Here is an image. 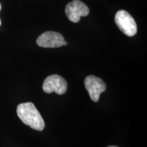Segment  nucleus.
I'll use <instances>...</instances> for the list:
<instances>
[{"mask_svg":"<svg viewBox=\"0 0 147 147\" xmlns=\"http://www.w3.org/2000/svg\"><path fill=\"white\" fill-rule=\"evenodd\" d=\"M16 113L22 122L33 129L42 131L45 128V121L33 103L26 102L18 104Z\"/></svg>","mask_w":147,"mask_h":147,"instance_id":"obj_1","label":"nucleus"},{"mask_svg":"<svg viewBox=\"0 0 147 147\" xmlns=\"http://www.w3.org/2000/svg\"><path fill=\"white\" fill-rule=\"evenodd\" d=\"M115 23L126 36L132 37L137 33V25L134 18L127 11L119 10L115 15Z\"/></svg>","mask_w":147,"mask_h":147,"instance_id":"obj_2","label":"nucleus"},{"mask_svg":"<svg viewBox=\"0 0 147 147\" xmlns=\"http://www.w3.org/2000/svg\"><path fill=\"white\" fill-rule=\"evenodd\" d=\"M42 89L47 93L55 92L58 95H63L67 91V84L63 77L57 74H53L45 79Z\"/></svg>","mask_w":147,"mask_h":147,"instance_id":"obj_3","label":"nucleus"},{"mask_svg":"<svg viewBox=\"0 0 147 147\" xmlns=\"http://www.w3.org/2000/svg\"><path fill=\"white\" fill-rule=\"evenodd\" d=\"M84 86L89 97L95 102H98L101 93L106 90L105 82L101 78L92 75L87 76L84 79Z\"/></svg>","mask_w":147,"mask_h":147,"instance_id":"obj_4","label":"nucleus"},{"mask_svg":"<svg viewBox=\"0 0 147 147\" xmlns=\"http://www.w3.org/2000/svg\"><path fill=\"white\" fill-rule=\"evenodd\" d=\"M37 45L43 48H59L66 46L67 43L59 33L46 32L40 35L36 40Z\"/></svg>","mask_w":147,"mask_h":147,"instance_id":"obj_5","label":"nucleus"},{"mask_svg":"<svg viewBox=\"0 0 147 147\" xmlns=\"http://www.w3.org/2000/svg\"><path fill=\"white\" fill-rule=\"evenodd\" d=\"M89 13V9L87 5L80 0H73L66 5V16L73 23H78L81 16H87Z\"/></svg>","mask_w":147,"mask_h":147,"instance_id":"obj_6","label":"nucleus"},{"mask_svg":"<svg viewBox=\"0 0 147 147\" xmlns=\"http://www.w3.org/2000/svg\"><path fill=\"white\" fill-rule=\"evenodd\" d=\"M107 147H119V146H114V145H112V146H107Z\"/></svg>","mask_w":147,"mask_h":147,"instance_id":"obj_7","label":"nucleus"},{"mask_svg":"<svg viewBox=\"0 0 147 147\" xmlns=\"http://www.w3.org/2000/svg\"><path fill=\"white\" fill-rule=\"evenodd\" d=\"M0 25H1V20H0Z\"/></svg>","mask_w":147,"mask_h":147,"instance_id":"obj_8","label":"nucleus"},{"mask_svg":"<svg viewBox=\"0 0 147 147\" xmlns=\"http://www.w3.org/2000/svg\"><path fill=\"white\" fill-rule=\"evenodd\" d=\"M0 10H1V5H0Z\"/></svg>","mask_w":147,"mask_h":147,"instance_id":"obj_9","label":"nucleus"}]
</instances>
